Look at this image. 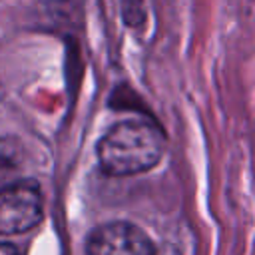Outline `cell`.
Wrapping results in <instances>:
<instances>
[{"label": "cell", "mask_w": 255, "mask_h": 255, "mask_svg": "<svg viewBox=\"0 0 255 255\" xmlns=\"http://www.w3.org/2000/svg\"><path fill=\"white\" fill-rule=\"evenodd\" d=\"M86 255H155V245L139 227L112 221L90 233Z\"/></svg>", "instance_id": "3957f363"}, {"label": "cell", "mask_w": 255, "mask_h": 255, "mask_svg": "<svg viewBox=\"0 0 255 255\" xmlns=\"http://www.w3.org/2000/svg\"><path fill=\"white\" fill-rule=\"evenodd\" d=\"M122 12H124V20L129 26L141 24L145 10H143V0H122Z\"/></svg>", "instance_id": "277c9868"}, {"label": "cell", "mask_w": 255, "mask_h": 255, "mask_svg": "<svg viewBox=\"0 0 255 255\" xmlns=\"http://www.w3.org/2000/svg\"><path fill=\"white\" fill-rule=\"evenodd\" d=\"M44 199L36 181L24 179L0 189V235L30 231L42 221Z\"/></svg>", "instance_id": "7a4b0ae2"}, {"label": "cell", "mask_w": 255, "mask_h": 255, "mask_svg": "<svg viewBox=\"0 0 255 255\" xmlns=\"http://www.w3.org/2000/svg\"><path fill=\"white\" fill-rule=\"evenodd\" d=\"M155 255H179V251L175 247H171V245H165L161 249H155Z\"/></svg>", "instance_id": "8992f818"}, {"label": "cell", "mask_w": 255, "mask_h": 255, "mask_svg": "<svg viewBox=\"0 0 255 255\" xmlns=\"http://www.w3.org/2000/svg\"><path fill=\"white\" fill-rule=\"evenodd\" d=\"M163 131L143 120H128L110 128L98 141L96 155L110 177H128L151 169L163 155Z\"/></svg>", "instance_id": "6da1fadb"}, {"label": "cell", "mask_w": 255, "mask_h": 255, "mask_svg": "<svg viewBox=\"0 0 255 255\" xmlns=\"http://www.w3.org/2000/svg\"><path fill=\"white\" fill-rule=\"evenodd\" d=\"M0 255H22V253L18 251V247L10 243H0Z\"/></svg>", "instance_id": "5b68a950"}]
</instances>
